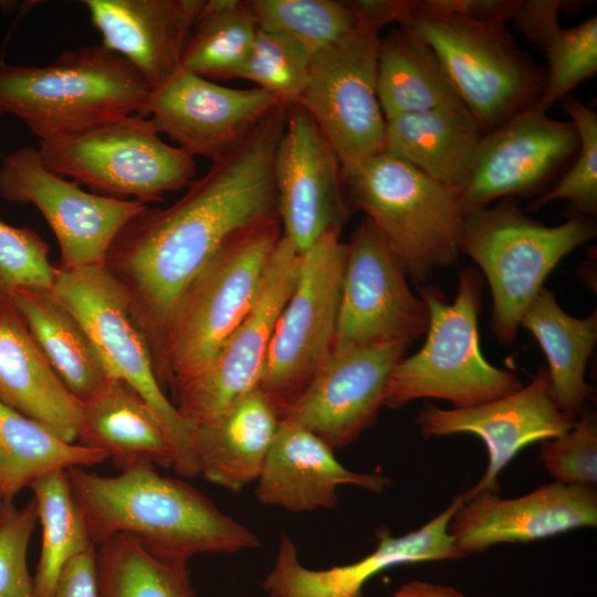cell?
Segmentation results:
<instances>
[{"instance_id": "6da1fadb", "label": "cell", "mask_w": 597, "mask_h": 597, "mask_svg": "<svg viewBox=\"0 0 597 597\" xmlns=\"http://www.w3.org/2000/svg\"><path fill=\"white\" fill-rule=\"evenodd\" d=\"M286 111L277 105L171 206L136 214L107 251L103 264L148 342L156 374L167 322L187 285L233 235L279 219L273 166Z\"/></svg>"}, {"instance_id": "7a4b0ae2", "label": "cell", "mask_w": 597, "mask_h": 597, "mask_svg": "<svg viewBox=\"0 0 597 597\" xmlns=\"http://www.w3.org/2000/svg\"><path fill=\"white\" fill-rule=\"evenodd\" d=\"M74 502L95 546L116 534L137 540L150 552L185 561L201 553L258 548L259 536L223 513L181 479L143 462L114 476L84 468L66 471Z\"/></svg>"}, {"instance_id": "3957f363", "label": "cell", "mask_w": 597, "mask_h": 597, "mask_svg": "<svg viewBox=\"0 0 597 597\" xmlns=\"http://www.w3.org/2000/svg\"><path fill=\"white\" fill-rule=\"evenodd\" d=\"M151 87L102 44L65 51L54 62L0 65V116L22 121L41 140L142 115Z\"/></svg>"}, {"instance_id": "277c9868", "label": "cell", "mask_w": 597, "mask_h": 597, "mask_svg": "<svg viewBox=\"0 0 597 597\" xmlns=\"http://www.w3.org/2000/svg\"><path fill=\"white\" fill-rule=\"evenodd\" d=\"M281 229L273 218L240 231L184 290L165 329L157 370L163 388L175 391L211 364L250 311Z\"/></svg>"}, {"instance_id": "5b68a950", "label": "cell", "mask_w": 597, "mask_h": 597, "mask_svg": "<svg viewBox=\"0 0 597 597\" xmlns=\"http://www.w3.org/2000/svg\"><path fill=\"white\" fill-rule=\"evenodd\" d=\"M483 289V275L474 268L460 272L452 303L439 287L417 285L429 311L426 342L394 368L386 407L397 409L421 398L448 400L455 408L469 407L523 386L514 373L491 365L481 353L479 314Z\"/></svg>"}, {"instance_id": "8992f818", "label": "cell", "mask_w": 597, "mask_h": 597, "mask_svg": "<svg viewBox=\"0 0 597 597\" xmlns=\"http://www.w3.org/2000/svg\"><path fill=\"white\" fill-rule=\"evenodd\" d=\"M596 233L595 222L585 216L554 227L537 222L516 198L463 216L459 252L478 264L489 283L491 328L501 344L514 342L524 311L561 260Z\"/></svg>"}, {"instance_id": "52a82bcc", "label": "cell", "mask_w": 597, "mask_h": 597, "mask_svg": "<svg viewBox=\"0 0 597 597\" xmlns=\"http://www.w3.org/2000/svg\"><path fill=\"white\" fill-rule=\"evenodd\" d=\"M344 182L353 210L375 223L417 285L455 263L463 224L455 191L386 150L344 175Z\"/></svg>"}, {"instance_id": "ba28073f", "label": "cell", "mask_w": 597, "mask_h": 597, "mask_svg": "<svg viewBox=\"0 0 597 597\" xmlns=\"http://www.w3.org/2000/svg\"><path fill=\"white\" fill-rule=\"evenodd\" d=\"M401 25L433 49L455 94L483 134L537 103L544 71L505 28L433 12L422 1Z\"/></svg>"}, {"instance_id": "9c48e42d", "label": "cell", "mask_w": 597, "mask_h": 597, "mask_svg": "<svg viewBox=\"0 0 597 597\" xmlns=\"http://www.w3.org/2000/svg\"><path fill=\"white\" fill-rule=\"evenodd\" d=\"M38 150L49 170L92 192L146 205L188 187L196 171L193 157L165 143L137 114L41 140Z\"/></svg>"}, {"instance_id": "30bf717a", "label": "cell", "mask_w": 597, "mask_h": 597, "mask_svg": "<svg viewBox=\"0 0 597 597\" xmlns=\"http://www.w3.org/2000/svg\"><path fill=\"white\" fill-rule=\"evenodd\" d=\"M53 290L87 333L109 377L125 381L154 410L174 448L172 469L180 476L199 475L193 452L196 426L166 397L148 342L104 264L59 266Z\"/></svg>"}, {"instance_id": "8fae6325", "label": "cell", "mask_w": 597, "mask_h": 597, "mask_svg": "<svg viewBox=\"0 0 597 597\" xmlns=\"http://www.w3.org/2000/svg\"><path fill=\"white\" fill-rule=\"evenodd\" d=\"M347 243L328 231L302 253L296 285L269 345L259 388L282 418L333 350Z\"/></svg>"}, {"instance_id": "7c38bea8", "label": "cell", "mask_w": 597, "mask_h": 597, "mask_svg": "<svg viewBox=\"0 0 597 597\" xmlns=\"http://www.w3.org/2000/svg\"><path fill=\"white\" fill-rule=\"evenodd\" d=\"M379 33L356 25L315 52L298 101L334 149L346 175L385 150L386 119L376 91Z\"/></svg>"}, {"instance_id": "4fadbf2b", "label": "cell", "mask_w": 597, "mask_h": 597, "mask_svg": "<svg viewBox=\"0 0 597 597\" xmlns=\"http://www.w3.org/2000/svg\"><path fill=\"white\" fill-rule=\"evenodd\" d=\"M0 197L38 208L59 242L64 269L103 264L118 232L148 207L85 191L49 170L39 150L28 146L1 156Z\"/></svg>"}, {"instance_id": "5bb4252c", "label": "cell", "mask_w": 597, "mask_h": 597, "mask_svg": "<svg viewBox=\"0 0 597 597\" xmlns=\"http://www.w3.org/2000/svg\"><path fill=\"white\" fill-rule=\"evenodd\" d=\"M375 223L364 216L347 243L333 349L411 343L426 334L429 311Z\"/></svg>"}, {"instance_id": "9a60e30c", "label": "cell", "mask_w": 597, "mask_h": 597, "mask_svg": "<svg viewBox=\"0 0 597 597\" xmlns=\"http://www.w3.org/2000/svg\"><path fill=\"white\" fill-rule=\"evenodd\" d=\"M301 263L302 253L282 234L248 314L211 364L174 391L175 406L187 421L193 426L207 423L259 387L276 321L296 285Z\"/></svg>"}, {"instance_id": "2e32d148", "label": "cell", "mask_w": 597, "mask_h": 597, "mask_svg": "<svg viewBox=\"0 0 597 597\" xmlns=\"http://www.w3.org/2000/svg\"><path fill=\"white\" fill-rule=\"evenodd\" d=\"M579 138L570 121H556L535 105L484 133L459 192L464 214L493 200L540 193L572 163Z\"/></svg>"}, {"instance_id": "e0dca14e", "label": "cell", "mask_w": 597, "mask_h": 597, "mask_svg": "<svg viewBox=\"0 0 597 597\" xmlns=\"http://www.w3.org/2000/svg\"><path fill=\"white\" fill-rule=\"evenodd\" d=\"M273 172L283 234L300 253L326 232H342L354 212L342 166L328 140L300 104L287 106Z\"/></svg>"}, {"instance_id": "ac0fdd59", "label": "cell", "mask_w": 597, "mask_h": 597, "mask_svg": "<svg viewBox=\"0 0 597 597\" xmlns=\"http://www.w3.org/2000/svg\"><path fill=\"white\" fill-rule=\"evenodd\" d=\"M281 103L266 91L232 88L182 67L151 88L140 116L185 153L217 160Z\"/></svg>"}, {"instance_id": "d6986e66", "label": "cell", "mask_w": 597, "mask_h": 597, "mask_svg": "<svg viewBox=\"0 0 597 597\" xmlns=\"http://www.w3.org/2000/svg\"><path fill=\"white\" fill-rule=\"evenodd\" d=\"M416 422L426 438L470 433L484 443L488 465L461 494L465 501L483 491L500 493V472L523 448L565 433L575 421L553 400L547 369L541 367L526 386L480 405L442 409L427 402Z\"/></svg>"}, {"instance_id": "ffe728a7", "label": "cell", "mask_w": 597, "mask_h": 597, "mask_svg": "<svg viewBox=\"0 0 597 597\" xmlns=\"http://www.w3.org/2000/svg\"><path fill=\"white\" fill-rule=\"evenodd\" d=\"M409 345L394 343L333 349L285 419L321 438L333 450L370 428L390 375Z\"/></svg>"}, {"instance_id": "44dd1931", "label": "cell", "mask_w": 597, "mask_h": 597, "mask_svg": "<svg viewBox=\"0 0 597 597\" xmlns=\"http://www.w3.org/2000/svg\"><path fill=\"white\" fill-rule=\"evenodd\" d=\"M461 503L459 494L428 523L400 536L379 528L371 553L354 563L325 569L305 567L293 541L282 534L273 568L263 579V590L268 597H364L366 584L391 567L461 558L448 530Z\"/></svg>"}, {"instance_id": "7402d4cb", "label": "cell", "mask_w": 597, "mask_h": 597, "mask_svg": "<svg viewBox=\"0 0 597 597\" xmlns=\"http://www.w3.org/2000/svg\"><path fill=\"white\" fill-rule=\"evenodd\" d=\"M596 525L595 486L553 481L513 499L483 491L462 500L448 530L464 557L495 544L533 542Z\"/></svg>"}, {"instance_id": "603a6c76", "label": "cell", "mask_w": 597, "mask_h": 597, "mask_svg": "<svg viewBox=\"0 0 597 597\" xmlns=\"http://www.w3.org/2000/svg\"><path fill=\"white\" fill-rule=\"evenodd\" d=\"M102 45L130 63L151 88L181 67L206 0H85Z\"/></svg>"}, {"instance_id": "cb8c5ba5", "label": "cell", "mask_w": 597, "mask_h": 597, "mask_svg": "<svg viewBox=\"0 0 597 597\" xmlns=\"http://www.w3.org/2000/svg\"><path fill=\"white\" fill-rule=\"evenodd\" d=\"M256 483L255 495L261 504L303 513L334 507L342 485L380 493L390 480L347 469L321 438L281 419Z\"/></svg>"}, {"instance_id": "d4e9b609", "label": "cell", "mask_w": 597, "mask_h": 597, "mask_svg": "<svg viewBox=\"0 0 597 597\" xmlns=\"http://www.w3.org/2000/svg\"><path fill=\"white\" fill-rule=\"evenodd\" d=\"M0 401L76 442L82 404L57 376L10 298H0Z\"/></svg>"}, {"instance_id": "484cf974", "label": "cell", "mask_w": 597, "mask_h": 597, "mask_svg": "<svg viewBox=\"0 0 597 597\" xmlns=\"http://www.w3.org/2000/svg\"><path fill=\"white\" fill-rule=\"evenodd\" d=\"M281 418L256 387L216 419L196 426L193 452L199 474L232 492L256 481Z\"/></svg>"}, {"instance_id": "4316f807", "label": "cell", "mask_w": 597, "mask_h": 597, "mask_svg": "<svg viewBox=\"0 0 597 597\" xmlns=\"http://www.w3.org/2000/svg\"><path fill=\"white\" fill-rule=\"evenodd\" d=\"M482 135L458 98L386 121L385 150L459 195Z\"/></svg>"}, {"instance_id": "83f0119b", "label": "cell", "mask_w": 597, "mask_h": 597, "mask_svg": "<svg viewBox=\"0 0 597 597\" xmlns=\"http://www.w3.org/2000/svg\"><path fill=\"white\" fill-rule=\"evenodd\" d=\"M76 442L104 452L119 471L143 462L166 469L175 463L174 448L154 410L116 378L82 404Z\"/></svg>"}, {"instance_id": "f1b7e54d", "label": "cell", "mask_w": 597, "mask_h": 597, "mask_svg": "<svg viewBox=\"0 0 597 597\" xmlns=\"http://www.w3.org/2000/svg\"><path fill=\"white\" fill-rule=\"evenodd\" d=\"M9 298L57 376L81 404L107 385L111 377L87 333L53 289L19 287Z\"/></svg>"}, {"instance_id": "f546056e", "label": "cell", "mask_w": 597, "mask_h": 597, "mask_svg": "<svg viewBox=\"0 0 597 597\" xmlns=\"http://www.w3.org/2000/svg\"><path fill=\"white\" fill-rule=\"evenodd\" d=\"M520 327L531 332L543 349L551 395L573 421L594 397L585 373L597 342V313L577 318L562 310L555 294L542 287L530 302Z\"/></svg>"}, {"instance_id": "4dcf8cb0", "label": "cell", "mask_w": 597, "mask_h": 597, "mask_svg": "<svg viewBox=\"0 0 597 597\" xmlns=\"http://www.w3.org/2000/svg\"><path fill=\"white\" fill-rule=\"evenodd\" d=\"M376 91L386 121L459 98L433 49L402 25L380 39Z\"/></svg>"}, {"instance_id": "1f68e13d", "label": "cell", "mask_w": 597, "mask_h": 597, "mask_svg": "<svg viewBox=\"0 0 597 597\" xmlns=\"http://www.w3.org/2000/svg\"><path fill=\"white\" fill-rule=\"evenodd\" d=\"M107 460L104 452L66 442L0 401V499L12 502L40 479Z\"/></svg>"}, {"instance_id": "d6a6232c", "label": "cell", "mask_w": 597, "mask_h": 597, "mask_svg": "<svg viewBox=\"0 0 597 597\" xmlns=\"http://www.w3.org/2000/svg\"><path fill=\"white\" fill-rule=\"evenodd\" d=\"M185 561L161 557L126 534L96 546L97 597H196Z\"/></svg>"}, {"instance_id": "836d02e7", "label": "cell", "mask_w": 597, "mask_h": 597, "mask_svg": "<svg viewBox=\"0 0 597 597\" xmlns=\"http://www.w3.org/2000/svg\"><path fill=\"white\" fill-rule=\"evenodd\" d=\"M30 489L42 527V546L33 575L34 597H52L64 566L96 546L74 502L66 471L51 473Z\"/></svg>"}, {"instance_id": "e575fe53", "label": "cell", "mask_w": 597, "mask_h": 597, "mask_svg": "<svg viewBox=\"0 0 597 597\" xmlns=\"http://www.w3.org/2000/svg\"><path fill=\"white\" fill-rule=\"evenodd\" d=\"M258 30L245 1L208 0L184 51L181 67L208 80L233 78L249 56Z\"/></svg>"}, {"instance_id": "d590c367", "label": "cell", "mask_w": 597, "mask_h": 597, "mask_svg": "<svg viewBox=\"0 0 597 597\" xmlns=\"http://www.w3.org/2000/svg\"><path fill=\"white\" fill-rule=\"evenodd\" d=\"M259 29L283 33L313 53L350 33L357 25L345 1L249 0Z\"/></svg>"}, {"instance_id": "8d00e7d4", "label": "cell", "mask_w": 597, "mask_h": 597, "mask_svg": "<svg viewBox=\"0 0 597 597\" xmlns=\"http://www.w3.org/2000/svg\"><path fill=\"white\" fill-rule=\"evenodd\" d=\"M313 54L283 33L259 29L248 59L233 78L253 82L287 106L297 104L308 81Z\"/></svg>"}, {"instance_id": "74e56055", "label": "cell", "mask_w": 597, "mask_h": 597, "mask_svg": "<svg viewBox=\"0 0 597 597\" xmlns=\"http://www.w3.org/2000/svg\"><path fill=\"white\" fill-rule=\"evenodd\" d=\"M561 102L576 128L578 149L566 172L527 209L537 211L552 201L567 200L575 214L593 219L597 216V114L574 96Z\"/></svg>"}, {"instance_id": "f35d334b", "label": "cell", "mask_w": 597, "mask_h": 597, "mask_svg": "<svg viewBox=\"0 0 597 597\" xmlns=\"http://www.w3.org/2000/svg\"><path fill=\"white\" fill-rule=\"evenodd\" d=\"M545 52L548 72L535 107L546 113L580 82L596 73L597 17L593 15L576 27L561 29Z\"/></svg>"}, {"instance_id": "ab89813d", "label": "cell", "mask_w": 597, "mask_h": 597, "mask_svg": "<svg viewBox=\"0 0 597 597\" xmlns=\"http://www.w3.org/2000/svg\"><path fill=\"white\" fill-rule=\"evenodd\" d=\"M538 459L554 482L597 484V418L588 405L568 431L540 442Z\"/></svg>"}, {"instance_id": "60d3db41", "label": "cell", "mask_w": 597, "mask_h": 597, "mask_svg": "<svg viewBox=\"0 0 597 597\" xmlns=\"http://www.w3.org/2000/svg\"><path fill=\"white\" fill-rule=\"evenodd\" d=\"M49 254V244L35 231L0 219V298L24 286L54 289L57 268Z\"/></svg>"}, {"instance_id": "b9f144b4", "label": "cell", "mask_w": 597, "mask_h": 597, "mask_svg": "<svg viewBox=\"0 0 597 597\" xmlns=\"http://www.w3.org/2000/svg\"><path fill=\"white\" fill-rule=\"evenodd\" d=\"M35 500L18 509L7 503L0 515V597H34L28 548L38 523Z\"/></svg>"}, {"instance_id": "7bdbcfd3", "label": "cell", "mask_w": 597, "mask_h": 597, "mask_svg": "<svg viewBox=\"0 0 597 597\" xmlns=\"http://www.w3.org/2000/svg\"><path fill=\"white\" fill-rule=\"evenodd\" d=\"M562 1L519 0L513 17L516 29L533 44L546 50L561 31L558 24Z\"/></svg>"}, {"instance_id": "ee69618b", "label": "cell", "mask_w": 597, "mask_h": 597, "mask_svg": "<svg viewBox=\"0 0 597 597\" xmlns=\"http://www.w3.org/2000/svg\"><path fill=\"white\" fill-rule=\"evenodd\" d=\"M422 2L433 12L458 15L492 28H505L506 22L513 19L519 4V0H427Z\"/></svg>"}, {"instance_id": "f6af8a7d", "label": "cell", "mask_w": 597, "mask_h": 597, "mask_svg": "<svg viewBox=\"0 0 597 597\" xmlns=\"http://www.w3.org/2000/svg\"><path fill=\"white\" fill-rule=\"evenodd\" d=\"M355 14L357 25L379 33L390 22L404 24L419 1L415 0H352L345 1Z\"/></svg>"}, {"instance_id": "bcb514c9", "label": "cell", "mask_w": 597, "mask_h": 597, "mask_svg": "<svg viewBox=\"0 0 597 597\" xmlns=\"http://www.w3.org/2000/svg\"><path fill=\"white\" fill-rule=\"evenodd\" d=\"M96 547L72 558L62 569L52 597H97Z\"/></svg>"}, {"instance_id": "7dc6e473", "label": "cell", "mask_w": 597, "mask_h": 597, "mask_svg": "<svg viewBox=\"0 0 597 597\" xmlns=\"http://www.w3.org/2000/svg\"><path fill=\"white\" fill-rule=\"evenodd\" d=\"M392 597H468L457 588L425 580H410L401 585Z\"/></svg>"}, {"instance_id": "c3c4849f", "label": "cell", "mask_w": 597, "mask_h": 597, "mask_svg": "<svg viewBox=\"0 0 597 597\" xmlns=\"http://www.w3.org/2000/svg\"><path fill=\"white\" fill-rule=\"evenodd\" d=\"M7 503H10V502H3V501L0 499V515H1L2 510H3V507H4V505H6Z\"/></svg>"}]
</instances>
